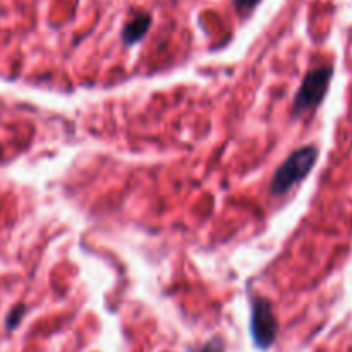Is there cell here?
Wrapping results in <instances>:
<instances>
[{
    "instance_id": "obj_7",
    "label": "cell",
    "mask_w": 352,
    "mask_h": 352,
    "mask_svg": "<svg viewBox=\"0 0 352 352\" xmlns=\"http://www.w3.org/2000/svg\"><path fill=\"white\" fill-rule=\"evenodd\" d=\"M260 0H234V6L237 10H251L258 6Z\"/></svg>"
},
{
    "instance_id": "obj_2",
    "label": "cell",
    "mask_w": 352,
    "mask_h": 352,
    "mask_svg": "<svg viewBox=\"0 0 352 352\" xmlns=\"http://www.w3.org/2000/svg\"><path fill=\"white\" fill-rule=\"evenodd\" d=\"M333 69L330 65L313 69L302 79L298 93L294 96V112H306V110L318 107L329 91L330 81H332Z\"/></svg>"
},
{
    "instance_id": "obj_3",
    "label": "cell",
    "mask_w": 352,
    "mask_h": 352,
    "mask_svg": "<svg viewBox=\"0 0 352 352\" xmlns=\"http://www.w3.org/2000/svg\"><path fill=\"white\" fill-rule=\"evenodd\" d=\"M278 333V322L272 302L265 298H256L251 309V336L260 349L267 351L275 342Z\"/></svg>"
},
{
    "instance_id": "obj_1",
    "label": "cell",
    "mask_w": 352,
    "mask_h": 352,
    "mask_svg": "<svg viewBox=\"0 0 352 352\" xmlns=\"http://www.w3.org/2000/svg\"><path fill=\"white\" fill-rule=\"evenodd\" d=\"M318 158V148L315 144H308L299 150L292 151L287 160L275 170L274 179L270 182V191L275 196H282L294 184L301 182L315 167Z\"/></svg>"
},
{
    "instance_id": "obj_6",
    "label": "cell",
    "mask_w": 352,
    "mask_h": 352,
    "mask_svg": "<svg viewBox=\"0 0 352 352\" xmlns=\"http://www.w3.org/2000/svg\"><path fill=\"white\" fill-rule=\"evenodd\" d=\"M201 352H226V342L220 337H215L203 346Z\"/></svg>"
},
{
    "instance_id": "obj_4",
    "label": "cell",
    "mask_w": 352,
    "mask_h": 352,
    "mask_svg": "<svg viewBox=\"0 0 352 352\" xmlns=\"http://www.w3.org/2000/svg\"><path fill=\"white\" fill-rule=\"evenodd\" d=\"M151 26V14L150 12H140L129 21V23L124 26L122 30V41L131 47V45H136L138 41H141L144 38V34L148 33Z\"/></svg>"
},
{
    "instance_id": "obj_5",
    "label": "cell",
    "mask_w": 352,
    "mask_h": 352,
    "mask_svg": "<svg viewBox=\"0 0 352 352\" xmlns=\"http://www.w3.org/2000/svg\"><path fill=\"white\" fill-rule=\"evenodd\" d=\"M24 311H26V308H24L23 305H19L9 313V316H7V322H6L7 330H14L17 325H19V322L23 320V316H24Z\"/></svg>"
}]
</instances>
